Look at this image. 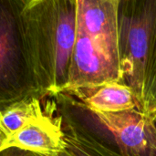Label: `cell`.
Returning a JSON list of instances; mask_svg holds the SVG:
<instances>
[{"label":"cell","instance_id":"cell-1","mask_svg":"<svg viewBox=\"0 0 156 156\" xmlns=\"http://www.w3.org/2000/svg\"><path fill=\"white\" fill-rule=\"evenodd\" d=\"M31 92H65L77 39V0H12Z\"/></svg>","mask_w":156,"mask_h":156},{"label":"cell","instance_id":"cell-2","mask_svg":"<svg viewBox=\"0 0 156 156\" xmlns=\"http://www.w3.org/2000/svg\"><path fill=\"white\" fill-rule=\"evenodd\" d=\"M119 56L123 81L133 90L138 111L145 114L156 74V0H121Z\"/></svg>","mask_w":156,"mask_h":156},{"label":"cell","instance_id":"cell-3","mask_svg":"<svg viewBox=\"0 0 156 156\" xmlns=\"http://www.w3.org/2000/svg\"><path fill=\"white\" fill-rule=\"evenodd\" d=\"M34 97L21 47L12 0H0V104L1 109Z\"/></svg>","mask_w":156,"mask_h":156},{"label":"cell","instance_id":"cell-4","mask_svg":"<svg viewBox=\"0 0 156 156\" xmlns=\"http://www.w3.org/2000/svg\"><path fill=\"white\" fill-rule=\"evenodd\" d=\"M114 81H123L122 71L96 48L78 24L65 92L77 95Z\"/></svg>","mask_w":156,"mask_h":156},{"label":"cell","instance_id":"cell-5","mask_svg":"<svg viewBox=\"0 0 156 156\" xmlns=\"http://www.w3.org/2000/svg\"><path fill=\"white\" fill-rule=\"evenodd\" d=\"M91 114L112 134L122 155L156 156V120L138 110Z\"/></svg>","mask_w":156,"mask_h":156},{"label":"cell","instance_id":"cell-6","mask_svg":"<svg viewBox=\"0 0 156 156\" xmlns=\"http://www.w3.org/2000/svg\"><path fill=\"white\" fill-rule=\"evenodd\" d=\"M120 2L121 0H77V19L96 48L121 70Z\"/></svg>","mask_w":156,"mask_h":156},{"label":"cell","instance_id":"cell-7","mask_svg":"<svg viewBox=\"0 0 156 156\" xmlns=\"http://www.w3.org/2000/svg\"><path fill=\"white\" fill-rule=\"evenodd\" d=\"M18 149L41 156H58L67 150L61 115L57 118L45 113L31 121L16 133L0 142V152Z\"/></svg>","mask_w":156,"mask_h":156},{"label":"cell","instance_id":"cell-8","mask_svg":"<svg viewBox=\"0 0 156 156\" xmlns=\"http://www.w3.org/2000/svg\"><path fill=\"white\" fill-rule=\"evenodd\" d=\"M61 117L67 150L74 156H124L70 112L64 111Z\"/></svg>","mask_w":156,"mask_h":156},{"label":"cell","instance_id":"cell-9","mask_svg":"<svg viewBox=\"0 0 156 156\" xmlns=\"http://www.w3.org/2000/svg\"><path fill=\"white\" fill-rule=\"evenodd\" d=\"M90 113H121L138 110L133 90L124 81H114L77 94Z\"/></svg>","mask_w":156,"mask_h":156},{"label":"cell","instance_id":"cell-10","mask_svg":"<svg viewBox=\"0 0 156 156\" xmlns=\"http://www.w3.org/2000/svg\"><path fill=\"white\" fill-rule=\"evenodd\" d=\"M43 114L40 100L37 97H28L4 107L0 116V142L11 137Z\"/></svg>","mask_w":156,"mask_h":156},{"label":"cell","instance_id":"cell-11","mask_svg":"<svg viewBox=\"0 0 156 156\" xmlns=\"http://www.w3.org/2000/svg\"><path fill=\"white\" fill-rule=\"evenodd\" d=\"M145 115L149 116L154 120H156V74L152 82L151 88L149 90Z\"/></svg>","mask_w":156,"mask_h":156},{"label":"cell","instance_id":"cell-12","mask_svg":"<svg viewBox=\"0 0 156 156\" xmlns=\"http://www.w3.org/2000/svg\"><path fill=\"white\" fill-rule=\"evenodd\" d=\"M0 156H41L36 154L24 152L18 149H8L3 152H0Z\"/></svg>","mask_w":156,"mask_h":156},{"label":"cell","instance_id":"cell-13","mask_svg":"<svg viewBox=\"0 0 156 156\" xmlns=\"http://www.w3.org/2000/svg\"><path fill=\"white\" fill-rule=\"evenodd\" d=\"M58 156H74V155H73L70 152H69L68 150H66L64 153H62L61 154H59Z\"/></svg>","mask_w":156,"mask_h":156}]
</instances>
